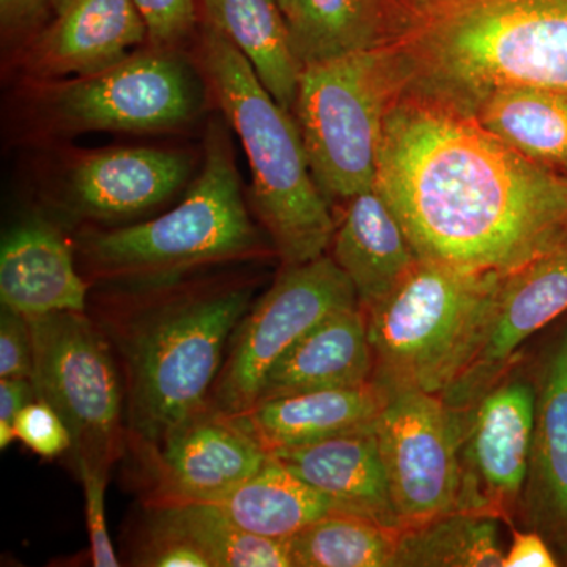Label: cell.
Wrapping results in <instances>:
<instances>
[{"instance_id":"16","label":"cell","mask_w":567,"mask_h":567,"mask_svg":"<svg viewBox=\"0 0 567 567\" xmlns=\"http://www.w3.org/2000/svg\"><path fill=\"white\" fill-rule=\"evenodd\" d=\"M192 174L182 152L115 147L85 153L71 167L70 205L91 219H122L174 196Z\"/></svg>"},{"instance_id":"33","label":"cell","mask_w":567,"mask_h":567,"mask_svg":"<svg viewBox=\"0 0 567 567\" xmlns=\"http://www.w3.org/2000/svg\"><path fill=\"white\" fill-rule=\"evenodd\" d=\"M81 473L82 487L85 498V520H87L89 539H91V555L93 566L117 567L121 561L115 557L110 532L106 524V494L107 472L92 468L89 465L78 466Z\"/></svg>"},{"instance_id":"26","label":"cell","mask_w":567,"mask_h":567,"mask_svg":"<svg viewBox=\"0 0 567 567\" xmlns=\"http://www.w3.org/2000/svg\"><path fill=\"white\" fill-rule=\"evenodd\" d=\"M213 505L245 532L278 540H289L336 511L330 498L271 456L256 475Z\"/></svg>"},{"instance_id":"11","label":"cell","mask_w":567,"mask_h":567,"mask_svg":"<svg viewBox=\"0 0 567 567\" xmlns=\"http://www.w3.org/2000/svg\"><path fill=\"white\" fill-rule=\"evenodd\" d=\"M374 432L402 529L457 511L462 410L439 394L393 391Z\"/></svg>"},{"instance_id":"37","label":"cell","mask_w":567,"mask_h":567,"mask_svg":"<svg viewBox=\"0 0 567 567\" xmlns=\"http://www.w3.org/2000/svg\"><path fill=\"white\" fill-rule=\"evenodd\" d=\"M559 558L548 546L547 537L536 529L516 532L513 546L505 551L503 567H557Z\"/></svg>"},{"instance_id":"2","label":"cell","mask_w":567,"mask_h":567,"mask_svg":"<svg viewBox=\"0 0 567 567\" xmlns=\"http://www.w3.org/2000/svg\"><path fill=\"white\" fill-rule=\"evenodd\" d=\"M385 51L398 100L473 118L503 89H567V0H406Z\"/></svg>"},{"instance_id":"30","label":"cell","mask_w":567,"mask_h":567,"mask_svg":"<svg viewBox=\"0 0 567 567\" xmlns=\"http://www.w3.org/2000/svg\"><path fill=\"white\" fill-rule=\"evenodd\" d=\"M147 28V41L158 50H177L196 28L197 0H133Z\"/></svg>"},{"instance_id":"34","label":"cell","mask_w":567,"mask_h":567,"mask_svg":"<svg viewBox=\"0 0 567 567\" xmlns=\"http://www.w3.org/2000/svg\"><path fill=\"white\" fill-rule=\"evenodd\" d=\"M33 375L31 324L28 317L2 306L0 312V379Z\"/></svg>"},{"instance_id":"6","label":"cell","mask_w":567,"mask_h":567,"mask_svg":"<svg viewBox=\"0 0 567 567\" xmlns=\"http://www.w3.org/2000/svg\"><path fill=\"white\" fill-rule=\"evenodd\" d=\"M260 249L241 194L233 142L223 123H212L199 177L173 210L152 221L85 237L93 275L130 289L163 286L215 264L246 259Z\"/></svg>"},{"instance_id":"29","label":"cell","mask_w":567,"mask_h":567,"mask_svg":"<svg viewBox=\"0 0 567 567\" xmlns=\"http://www.w3.org/2000/svg\"><path fill=\"white\" fill-rule=\"evenodd\" d=\"M399 532L346 511H331L290 537L293 567H393Z\"/></svg>"},{"instance_id":"14","label":"cell","mask_w":567,"mask_h":567,"mask_svg":"<svg viewBox=\"0 0 567 567\" xmlns=\"http://www.w3.org/2000/svg\"><path fill=\"white\" fill-rule=\"evenodd\" d=\"M141 454L155 480L153 506L216 502L256 475L270 457L233 416L210 405L162 445Z\"/></svg>"},{"instance_id":"17","label":"cell","mask_w":567,"mask_h":567,"mask_svg":"<svg viewBox=\"0 0 567 567\" xmlns=\"http://www.w3.org/2000/svg\"><path fill=\"white\" fill-rule=\"evenodd\" d=\"M271 457L330 498L336 511L358 514L401 532L374 424L312 445L279 451Z\"/></svg>"},{"instance_id":"38","label":"cell","mask_w":567,"mask_h":567,"mask_svg":"<svg viewBox=\"0 0 567 567\" xmlns=\"http://www.w3.org/2000/svg\"><path fill=\"white\" fill-rule=\"evenodd\" d=\"M278 3L290 24L293 21L295 11H297V2L295 0H278Z\"/></svg>"},{"instance_id":"1","label":"cell","mask_w":567,"mask_h":567,"mask_svg":"<svg viewBox=\"0 0 567 567\" xmlns=\"http://www.w3.org/2000/svg\"><path fill=\"white\" fill-rule=\"evenodd\" d=\"M375 185L417 259L507 274L567 237V178L415 100L388 111Z\"/></svg>"},{"instance_id":"23","label":"cell","mask_w":567,"mask_h":567,"mask_svg":"<svg viewBox=\"0 0 567 567\" xmlns=\"http://www.w3.org/2000/svg\"><path fill=\"white\" fill-rule=\"evenodd\" d=\"M197 6L203 21L248 59L276 102L293 114L303 65L278 0H197Z\"/></svg>"},{"instance_id":"18","label":"cell","mask_w":567,"mask_h":567,"mask_svg":"<svg viewBox=\"0 0 567 567\" xmlns=\"http://www.w3.org/2000/svg\"><path fill=\"white\" fill-rule=\"evenodd\" d=\"M520 506L529 527L551 543L567 536V324L540 369Z\"/></svg>"},{"instance_id":"31","label":"cell","mask_w":567,"mask_h":567,"mask_svg":"<svg viewBox=\"0 0 567 567\" xmlns=\"http://www.w3.org/2000/svg\"><path fill=\"white\" fill-rule=\"evenodd\" d=\"M134 565L147 567H215L212 558L177 528L153 516Z\"/></svg>"},{"instance_id":"7","label":"cell","mask_w":567,"mask_h":567,"mask_svg":"<svg viewBox=\"0 0 567 567\" xmlns=\"http://www.w3.org/2000/svg\"><path fill=\"white\" fill-rule=\"evenodd\" d=\"M398 96L385 48L301 70L293 115L328 203L346 204L375 185L383 125Z\"/></svg>"},{"instance_id":"12","label":"cell","mask_w":567,"mask_h":567,"mask_svg":"<svg viewBox=\"0 0 567 567\" xmlns=\"http://www.w3.org/2000/svg\"><path fill=\"white\" fill-rule=\"evenodd\" d=\"M536 386L499 380L462 410L457 511L509 520L522 505L532 458Z\"/></svg>"},{"instance_id":"22","label":"cell","mask_w":567,"mask_h":567,"mask_svg":"<svg viewBox=\"0 0 567 567\" xmlns=\"http://www.w3.org/2000/svg\"><path fill=\"white\" fill-rule=\"evenodd\" d=\"M386 394L374 383L262 399L233 416L268 454L374 424Z\"/></svg>"},{"instance_id":"15","label":"cell","mask_w":567,"mask_h":567,"mask_svg":"<svg viewBox=\"0 0 567 567\" xmlns=\"http://www.w3.org/2000/svg\"><path fill=\"white\" fill-rule=\"evenodd\" d=\"M147 41L133 0H61L22 51V69L40 81L99 73Z\"/></svg>"},{"instance_id":"10","label":"cell","mask_w":567,"mask_h":567,"mask_svg":"<svg viewBox=\"0 0 567 567\" xmlns=\"http://www.w3.org/2000/svg\"><path fill=\"white\" fill-rule=\"evenodd\" d=\"M358 305L353 284L333 257L286 267L238 324L237 338L210 395L224 415L248 412L271 365L324 317Z\"/></svg>"},{"instance_id":"35","label":"cell","mask_w":567,"mask_h":567,"mask_svg":"<svg viewBox=\"0 0 567 567\" xmlns=\"http://www.w3.org/2000/svg\"><path fill=\"white\" fill-rule=\"evenodd\" d=\"M61 0H0V24L9 39L33 35L50 20Z\"/></svg>"},{"instance_id":"32","label":"cell","mask_w":567,"mask_h":567,"mask_svg":"<svg viewBox=\"0 0 567 567\" xmlns=\"http://www.w3.org/2000/svg\"><path fill=\"white\" fill-rule=\"evenodd\" d=\"M17 439L41 457L61 456L73 442L62 417L47 402L32 401L21 410L14 423Z\"/></svg>"},{"instance_id":"20","label":"cell","mask_w":567,"mask_h":567,"mask_svg":"<svg viewBox=\"0 0 567 567\" xmlns=\"http://www.w3.org/2000/svg\"><path fill=\"white\" fill-rule=\"evenodd\" d=\"M372 374L374 357L365 312L360 306L339 309L301 336L271 365L257 401L363 386L371 382Z\"/></svg>"},{"instance_id":"25","label":"cell","mask_w":567,"mask_h":567,"mask_svg":"<svg viewBox=\"0 0 567 567\" xmlns=\"http://www.w3.org/2000/svg\"><path fill=\"white\" fill-rule=\"evenodd\" d=\"M473 118L529 162L567 178V89H503Z\"/></svg>"},{"instance_id":"39","label":"cell","mask_w":567,"mask_h":567,"mask_svg":"<svg viewBox=\"0 0 567 567\" xmlns=\"http://www.w3.org/2000/svg\"><path fill=\"white\" fill-rule=\"evenodd\" d=\"M555 547H557L559 561L567 566V536L561 539L555 540Z\"/></svg>"},{"instance_id":"8","label":"cell","mask_w":567,"mask_h":567,"mask_svg":"<svg viewBox=\"0 0 567 567\" xmlns=\"http://www.w3.org/2000/svg\"><path fill=\"white\" fill-rule=\"evenodd\" d=\"M35 399L62 417L78 466L110 473L123 450V388L112 344L84 312L32 317Z\"/></svg>"},{"instance_id":"9","label":"cell","mask_w":567,"mask_h":567,"mask_svg":"<svg viewBox=\"0 0 567 567\" xmlns=\"http://www.w3.org/2000/svg\"><path fill=\"white\" fill-rule=\"evenodd\" d=\"M40 106L52 128L151 133L177 128L200 110V85L175 50L132 52L99 73L52 81Z\"/></svg>"},{"instance_id":"24","label":"cell","mask_w":567,"mask_h":567,"mask_svg":"<svg viewBox=\"0 0 567 567\" xmlns=\"http://www.w3.org/2000/svg\"><path fill=\"white\" fill-rule=\"evenodd\" d=\"M290 22L301 65L380 50L393 43L404 22L406 0H295Z\"/></svg>"},{"instance_id":"36","label":"cell","mask_w":567,"mask_h":567,"mask_svg":"<svg viewBox=\"0 0 567 567\" xmlns=\"http://www.w3.org/2000/svg\"><path fill=\"white\" fill-rule=\"evenodd\" d=\"M32 401H35V391L31 380H0V447L2 450L17 439V431H14L17 417Z\"/></svg>"},{"instance_id":"13","label":"cell","mask_w":567,"mask_h":567,"mask_svg":"<svg viewBox=\"0 0 567 567\" xmlns=\"http://www.w3.org/2000/svg\"><path fill=\"white\" fill-rule=\"evenodd\" d=\"M567 312V237L516 270L502 274L486 338L442 398L466 409L495 386L533 334Z\"/></svg>"},{"instance_id":"21","label":"cell","mask_w":567,"mask_h":567,"mask_svg":"<svg viewBox=\"0 0 567 567\" xmlns=\"http://www.w3.org/2000/svg\"><path fill=\"white\" fill-rule=\"evenodd\" d=\"M331 248L364 312L390 295L417 260L404 227L377 185L347 200Z\"/></svg>"},{"instance_id":"27","label":"cell","mask_w":567,"mask_h":567,"mask_svg":"<svg viewBox=\"0 0 567 567\" xmlns=\"http://www.w3.org/2000/svg\"><path fill=\"white\" fill-rule=\"evenodd\" d=\"M498 518L453 511L401 529L393 567H503Z\"/></svg>"},{"instance_id":"28","label":"cell","mask_w":567,"mask_h":567,"mask_svg":"<svg viewBox=\"0 0 567 567\" xmlns=\"http://www.w3.org/2000/svg\"><path fill=\"white\" fill-rule=\"evenodd\" d=\"M153 516L188 536L215 567H293L289 540L245 532L213 503L153 506Z\"/></svg>"},{"instance_id":"19","label":"cell","mask_w":567,"mask_h":567,"mask_svg":"<svg viewBox=\"0 0 567 567\" xmlns=\"http://www.w3.org/2000/svg\"><path fill=\"white\" fill-rule=\"evenodd\" d=\"M0 301L28 319L85 311L87 286L74 267L69 241L51 224L31 219L3 238Z\"/></svg>"},{"instance_id":"4","label":"cell","mask_w":567,"mask_h":567,"mask_svg":"<svg viewBox=\"0 0 567 567\" xmlns=\"http://www.w3.org/2000/svg\"><path fill=\"white\" fill-rule=\"evenodd\" d=\"M200 65L251 167L254 210L286 267L324 256L336 233L330 203L312 177L303 137L251 63L203 21Z\"/></svg>"},{"instance_id":"5","label":"cell","mask_w":567,"mask_h":567,"mask_svg":"<svg viewBox=\"0 0 567 567\" xmlns=\"http://www.w3.org/2000/svg\"><path fill=\"white\" fill-rule=\"evenodd\" d=\"M499 278L498 271L417 259L390 295L365 311L371 382L385 394L445 393L486 338Z\"/></svg>"},{"instance_id":"3","label":"cell","mask_w":567,"mask_h":567,"mask_svg":"<svg viewBox=\"0 0 567 567\" xmlns=\"http://www.w3.org/2000/svg\"><path fill=\"white\" fill-rule=\"evenodd\" d=\"M136 303L104 315L99 327L121 353L126 424L140 450L162 445L210 405L224 347L248 312V282L133 289Z\"/></svg>"}]
</instances>
